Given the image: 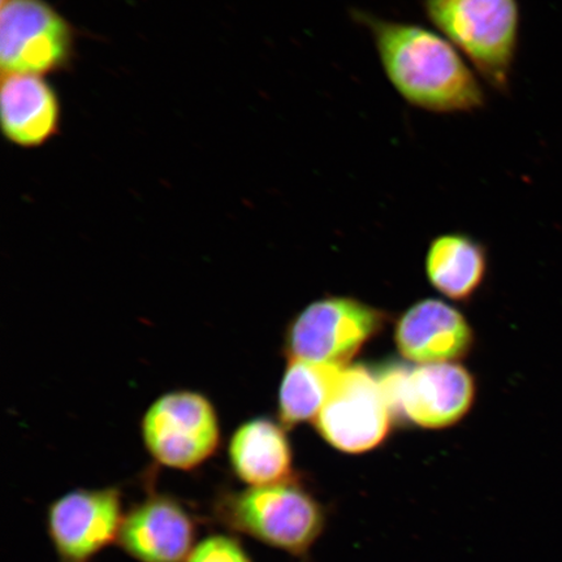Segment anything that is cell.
Segmentation results:
<instances>
[{
    "instance_id": "cell-10",
    "label": "cell",
    "mask_w": 562,
    "mask_h": 562,
    "mask_svg": "<svg viewBox=\"0 0 562 562\" xmlns=\"http://www.w3.org/2000/svg\"><path fill=\"white\" fill-rule=\"evenodd\" d=\"M195 537L192 513L176 498L157 494L126 513L117 542L138 562H187Z\"/></svg>"
},
{
    "instance_id": "cell-6",
    "label": "cell",
    "mask_w": 562,
    "mask_h": 562,
    "mask_svg": "<svg viewBox=\"0 0 562 562\" xmlns=\"http://www.w3.org/2000/svg\"><path fill=\"white\" fill-rule=\"evenodd\" d=\"M385 315L348 297L314 302L293 321L286 334L290 360L342 367L381 331Z\"/></svg>"
},
{
    "instance_id": "cell-9",
    "label": "cell",
    "mask_w": 562,
    "mask_h": 562,
    "mask_svg": "<svg viewBox=\"0 0 562 562\" xmlns=\"http://www.w3.org/2000/svg\"><path fill=\"white\" fill-rule=\"evenodd\" d=\"M119 488L74 490L47 509V532L60 562H91L119 539L123 525Z\"/></svg>"
},
{
    "instance_id": "cell-7",
    "label": "cell",
    "mask_w": 562,
    "mask_h": 562,
    "mask_svg": "<svg viewBox=\"0 0 562 562\" xmlns=\"http://www.w3.org/2000/svg\"><path fill=\"white\" fill-rule=\"evenodd\" d=\"M392 406L381 378L367 368H344L331 396L316 417V430L329 446L360 454L382 445L391 430Z\"/></svg>"
},
{
    "instance_id": "cell-4",
    "label": "cell",
    "mask_w": 562,
    "mask_h": 562,
    "mask_svg": "<svg viewBox=\"0 0 562 562\" xmlns=\"http://www.w3.org/2000/svg\"><path fill=\"white\" fill-rule=\"evenodd\" d=\"M147 452L161 467L196 469L216 452L220 419L210 400L199 392L173 391L156 400L140 425Z\"/></svg>"
},
{
    "instance_id": "cell-1",
    "label": "cell",
    "mask_w": 562,
    "mask_h": 562,
    "mask_svg": "<svg viewBox=\"0 0 562 562\" xmlns=\"http://www.w3.org/2000/svg\"><path fill=\"white\" fill-rule=\"evenodd\" d=\"M353 19L369 31L386 80L412 108L448 115L486 104L476 70L445 35L364 11H353Z\"/></svg>"
},
{
    "instance_id": "cell-12",
    "label": "cell",
    "mask_w": 562,
    "mask_h": 562,
    "mask_svg": "<svg viewBox=\"0 0 562 562\" xmlns=\"http://www.w3.org/2000/svg\"><path fill=\"white\" fill-rule=\"evenodd\" d=\"M0 111L3 135L12 145L34 149L59 133V97L44 76L3 74Z\"/></svg>"
},
{
    "instance_id": "cell-5",
    "label": "cell",
    "mask_w": 562,
    "mask_h": 562,
    "mask_svg": "<svg viewBox=\"0 0 562 562\" xmlns=\"http://www.w3.org/2000/svg\"><path fill=\"white\" fill-rule=\"evenodd\" d=\"M76 32L46 0H3L0 63L3 74L45 76L72 65Z\"/></svg>"
},
{
    "instance_id": "cell-8",
    "label": "cell",
    "mask_w": 562,
    "mask_h": 562,
    "mask_svg": "<svg viewBox=\"0 0 562 562\" xmlns=\"http://www.w3.org/2000/svg\"><path fill=\"white\" fill-rule=\"evenodd\" d=\"M381 382L392 411L402 412L414 425L424 428L457 424L470 411L475 397L473 376L454 362L393 369Z\"/></svg>"
},
{
    "instance_id": "cell-3",
    "label": "cell",
    "mask_w": 562,
    "mask_h": 562,
    "mask_svg": "<svg viewBox=\"0 0 562 562\" xmlns=\"http://www.w3.org/2000/svg\"><path fill=\"white\" fill-rule=\"evenodd\" d=\"M215 515L228 529L297 558L312 550L326 525L321 503L292 481L229 492L217 501Z\"/></svg>"
},
{
    "instance_id": "cell-2",
    "label": "cell",
    "mask_w": 562,
    "mask_h": 562,
    "mask_svg": "<svg viewBox=\"0 0 562 562\" xmlns=\"http://www.w3.org/2000/svg\"><path fill=\"white\" fill-rule=\"evenodd\" d=\"M425 15L487 86L508 93L518 52V0H422Z\"/></svg>"
},
{
    "instance_id": "cell-14",
    "label": "cell",
    "mask_w": 562,
    "mask_h": 562,
    "mask_svg": "<svg viewBox=\"0 0 562 562\" xmlns=\"http://www.w3.org/2000/svg\"><path fill=\"white\" fill-rule=\"evenodd\" d=\"M486 267V251L468 235H442L435 238L428 248V280L451 300L465 301L472 297L482 284Z\"/></svg>"
},
{
    "instance_id": "cell-16",
    "label": "cell",
    "mask_w": 562,
    "mask_h": 562,
    "mask_svg": "<svg viewBox=\"0 0 562 562\" xmlns=\"http://www.w3.org/2000/svg\"><path fill=\"white\" fill-rule=\"evenodd\" d=\"M187 562H252L238 540L226 533H215L195 546Z\"/></svg>"
},
{
    "instance_id": "cell-13",
    "label": "cell",
    "mask_w": 562,
    "mask_h": 562,
    "mask_svg": "<svg viewBox=\"0 0 562 562\" xmlns=\"http://www.w3.org/2000/svg\"><path fill=\"white\" fill-rule=\"evenodd\" d=\"M232 472L249 487L291 481L293 453L285 430L269 418L246 420L228 446Z\"/></svg>"
},
{
    "instance_id": "cell-15",
    "label": "cell",
    "mask_w": 562,
    "mask_h": 562,
    "mask_svg": "<svg viewBox=\"0 0 562 562\" xmlns=\"http://www.w3.org/2000/svg\"><path fill=\"white\" fill-rule=\"evenodd\" d=\"M342 367L290 360L279 392V414L286 426L315 419L331 396Z\"/></svg>"
},
{
    "instance_id": "cell-11",
    "label": "cell",
    "mask_w": 562,
    "mask_h": 562,
    "mask_svg": "<svg viewBox=\"0 0 562 562\" xmlns=\"http://www.w3.org/2000/svg\"><path fill=\"white\" fill-rule=\"evenodd\" d=\"M395 339L406 360L428 364L454 362L465 357L474 335L459 311L430 299L413 305L400 318Z\"/></svg>"
}]
</instances>
